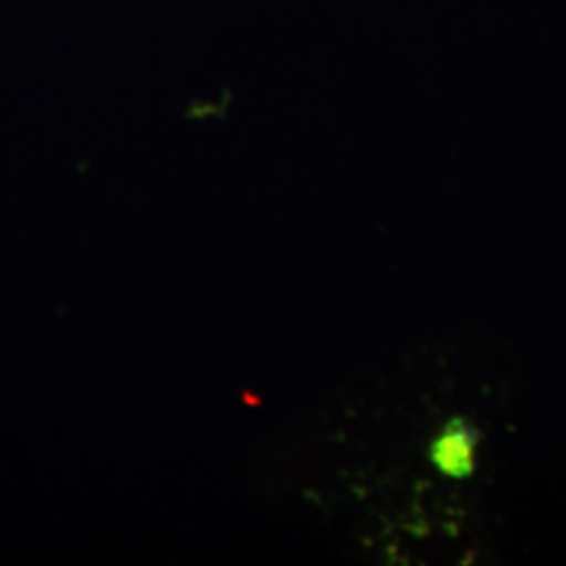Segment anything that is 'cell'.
Wrapping results in <instances>:
<instances>
[{"instance_id":"6da1fadb","label":"cell","mask_w":566,"mask_h":566,"mask_svg":"<svg viewBox=\"0 0 566 566\" xmlns=\"http://www.w3.org/2000/svg\"><path fill=\"white\" fill-rule=\"evenodd\" d=\"M481 430L465 416H451L428 447V460L439 474L465 481L474 474Z\"/></svg>"}]
</instances>
